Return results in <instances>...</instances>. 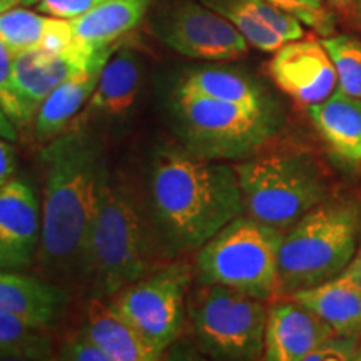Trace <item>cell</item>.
I'll use <instances>...</instances> for the list:
<instances>
[{"label": "cell", "instance_id": "33", "mask_svg": "<svg viewBox=\"0 0 361 361\" xmlns=\"http://www.w3.org/2000/svg\"><path fill=\"white\" fill-rule=\"evenodd\" d=\"M16 173V151L11 141L0 137V188L12 179Z\"/></svg>", "mask_w": 361, "mask_h": 361}, {"label": "cell", "instance_id": "39", "mask_svg": "<svg viewBox=\"0 0 361 361\" xmlns=\"http://www.w3.org/2000/svg\"><path fill=\"white\" fill-rule=\"evenodd\" d=\"M353 7H355V16H356V19H358V22H361V0H355Z\"/></svg>", "mask_w": 361, "mask_h": 361}, {"label": "cell", "instance_id": "16", "mask_svg": "<svg viewBox=\"0 0 361 361\" xmlns=\"http://www.w3.org/2000/svg\"><path fill=\"white\" fill-rule=\"evenodd\" d=\"M116 51L114 45L99 49L96 59L85 71L71 75L51 92L35 114V133L44 141H51L64 133L74 116L87 106L90 96L101 78L107 59Z\"/></svg>", "mask_w": 361, "mask_h": 361}, {"label": "cell", "instance_id": "6", "mask_svg": "<svg viewBox=\"0 0 361 361\" xmlns=\"http://www.w3.org/2000/svg\"><path fill=\"white\" fill-rule=\"evenodd\" d=\"M250 218L286 231L322 204L326 180L306 152L251 156L234 166Z\"/></svg>", "mask_w": 361, "mask_h": 361}, {"label": "cell", "instance_id": "31", "mask_svg": "<svg viewBox=\"0 0 361 361\" xmlns=\"http://www.w3.org/2000/svg\"><path fill=\"white\" fill-rule=\"evenodd\" d=\"M102 0H37V12L57 19L72 20L84 16Z\"/></svg>", "mask_w": 361, "mask_h": 361}, {"label": "cell", "instance_id": "38", "mask_svg": "<svg viewBox=\"0 0 361 361\" xmlns=\"http://www.w3.org/2000/svg\"><path fill=\"white\" fill-rule=\"evenodd\" d=\"M329 4H331V6H335L336 8H341V11H345V8L353 6L355 0H329Z\"/></svg>", "mask_w": 361, "mask_h": 361}, {"label": "cell", "instance_id": "9", "mask_svg": "<svg viewBox=\"0 0 361 361\" xmlns=\"http://www.w3.org/2000/svg\"><path fill=\"white\" fill-rule=\"evenodd\" d=\"M191 279L188 264L166 263L107 301L157 353L164 355L183 328Z\"/></svg>", "mask_w": 361, "mask_h": 361}, {"label": "cell", "instance_id": "25", "mask_svg": "<svg viewBox=\"0 0 361 361\" xmlns=\"http://www.w3.org/2000/svg\"><path fill=\"white\" fill-rule=\"evenodd\" d=\"M47 17L29 8L13 7L0 13V40L13 54L39 47Z\"/></svg>", "mask_w": 361, "mask_h": 361}, {"label": "cell", "instance_id": "1", "mask_svg": "<svg viewBox=\"0 0 361 361\" xmlns=\"http://www.w3.org/2000/svg\"><path fill=\"white\" fill-rule=\"evenodd\" d=\"M44 168L42 224L37 263L47 281L84 283L85 258L107 173L102 142L82 128L66 129L40 152Z\"/></svg>", "mask_w": 361, "mask_h": 361}, {"label": "cell", "instance_id": "4", "mask_svg": "<svg viewBox=\"0 0 361 361\" xmlns=\"http://www.w3.org/2000/svg\"><path fill=\"white\" fill-rule=\"evenodd\" d=\"M361 211L353 202H322L283 233L278 295L291 296L343 273L358 251Z\"/></svg>", "mask_w": 361, "mask_h": 361}, {"label": "cell", "instance_id": "13", "mask_svg": "<svg viewBox=\"0 0 361 361\" xmlns=\"http://www.w3.org/2000/svg\"><path fill=\"white\" fill-rule=\"evenodd\" d=\"M333 333L335 329L324 319L291 298L268 310L263 360L305 361Z\"/></svg>", "mask_w": 361, "mask_h": 361}, {"label": "cell", "instance_id": "12", "mask_svg": "<svg viewBox=\"0 0 361 361\" xmlns=\"http://www.w3.org/2000/svg\"><path fill=\"white\" fill-rule=\"evenodd\" d=\"M99 49L75 40L74 47L66 54H51L35 47L13 56V89L25 124L37 114L39 107L54 89L92 64Z\"/></svg>", "mask_w": 361, "mask_h": 361}, {"label": "cell", "instance_id": "22", "mask_svg": "<svg viewBox=\"0 0 361 361\" xmlns=\"http://www.w3.org/2000/svg\"><path fill=\"white\" fill-rule=\"evenodd\" d=\"M141 85V62L130 49L114 51L107 59L101 78L85 111L117 116L129 111Z\"/></svg>", "mask_w": 361, "mask_h": 361}, {"label": "cell", "instance_id": "30", "mask_svg": "<svg viewBox=\"0 0 361 361\" xmlns=\"http://www.w3.org/2000/svg\"><path fill=\"white\" fill-rule=\"evenodd\" d=\"M75 45V37L72 32L71 20L57 19V17L47 16V24H45L42 40H40L39 49L51 54H66Z\"/></svg>", "mask_w": 361, "mask_h": 361}, {"label": "cell", "instance_id": "36", "mask_svg": "<svg viewBox=\"0 0 361 361\" xmlns=\"http://www.w3.org/2000/svg\"><path fill=\"white\" fill-rule=\"evenodd\" d=\"M29 4H37V0H0V13L13 7L29 6Z\"/></svg>", "mask_w": 361, "mask_h": 361}, {"label": "cell", "instance_id": "24", "mask_svg": "<svg viewBox=\"0 0 361 361\" xmlns=\"http://www.w3.org/2000/svg\"><path fill=\"white\" fill-rule=\"evenodd\" d=\"M45 329L20 316L0 311V356L40 360L49 358L52 351L51 338Z\"/></svg>", "mask_w": 361, "mask_h": 361}, {"label": "cell", "instance_id": "5", "mask_svg": "<svg viewBox=\"0 0 361 361\" xmlns=\"http://www.w3.org/2000/svg\"><path fill=\"white\" fill-rule=\"evenodd\" d=\"M176 128L188 151L213 161L255 156L279 128L274 106L246 107L174 90Z\"/></svg>", "mask_w": 361, "mask_h": 361}, {"label": "cell", "instance_id": "29", "mask_svg": "<svg viewBox=\"0 0 361 361\" xmlns=\"http://www.w3.org/2000/svg\"><path fill=\"white\" fill-rule=\"evenodd\" d=\"M361 335L333 333L322 345H318L305 361H353L356 360Z\"/></svg>", "mask_w": 361, "mask_h": 361}, {"label": "cell", "instance_id": "21", "mask_svg": "<svg viewBox=\"0 0 361 361\" xmlns=\"http://www.w3.org/2000/svg\"><path fill=\"white\" fill-rule=\"evenodd\" d=\"M151 0H102L84 16L72 19L75 40L87 47L112 45L146 16Z\"/></svg>", "mask_w": 361, "mask_h": 361}, {"label": "cell", "instance_id": "18", "mask_svg": "<svg viewBox=\"0 0 361 361\" xmlns=\"http://www.w3.org/2000/svg\"><path fill=\"white\" fill-rule=\"evenodd\" d=\"M82 333L96 343L111 361H154L162 356L107 300L90 298Z\"/></svg>", "mask_w": 361, "mask_h": 361}, {"label": "cell", "instance_id": "26", "mask_svg": "<svg viewBox=\"0 0 361 361\" xmlns=\"http://www.w3.org/2000/svg\"><path fill=\"white\" fill-rule=\"evenodd\" d=\"M323 45L336 69V87L361 97V40L353 35H328Z\"/></svg>", "mask_w": 361, "mask_h": 361}, {"label": "cell", "instance_id": "17", "mask_svg": "<svg viewBox=\"0 0 361 361\" xmlns=\"http://www.w3.org/2000/svg\"><path fill=\"white\" fill-rule=\"evenodd\" d=\"M290 298L324 319L335 333L361 335V283L350 264L338 276Z\"/></svg>", "mask_w": 361, "mask_h": 361}, {"label": "cell", "instance_id": "15", "mask_svg": "<svg viewBox=\"0 0 361 361\" xmlns=\"http://www.w3.org/2000/svg\"><path fill=\"white\" fill-rule=\"evenodd\" d=\"M42 206L32 188L22 179H11L0 188V241L20 263L30 266L37 251Z\"/></svg>", "mask_w": 361, "mask_h": 361}, {"label": "cell", "instance_id": "19", "mask_svg": "<svg viewBox=\"0 0 361 361\" xmlns=\"http://www.w3.org/2000/svg\"><path fill=\"white\" fill-rule=\"evenodd\" d=\"M67 303L62 286L13 271H0V311L13 313L40 328L57 322Z\"/></svg>", "mask_w": 361, "mask_h": 361}, {"label": "cell", "instance_id": "23", "mask_svg": "<svg viewBox=\"0 0 361 361\" xmlns=\"http://www.w3.org/2000/svg\"><path fill=\"white\" fill-rule=\"evenodd\" d=\"M176 89L196 96L241 104L246 107L273 106V102L268 101L263 89L255 80L236 71L214 69V67L192 71L180 80Z\"/></svg>", "mask_w": 361, "mask_h": 361}, {"label": "cell", "instance_id": "28", "mask_svg": "<svg viewBox=\"0 0 361 361\" xmlns=\"http://www.w3.org/2000/svg\"><path fill=\"white\" fill-rule=\"evenodd\" d=\"M13 56L16 54L0 40V107L11 117L13 124L19 126L25 124V121L16 89H13Z\"/></svg>", "mask_w": 361, "mask_h": 361}, {"label": "cell", "instance_id": "3", "mask_svg": "<svg viewBox=\"0 0 361 361\" xmlns=\"http://www.w3.org/2000/svg\"><path fill=\"white\" fill-rule=\"evenodd\" d=\"M169 258L147 194L126 174L107 169L85 258L84 284L90 298L111 300Z\"/></svg>", "mask_w": 361, "mask_h": 361}, {"label": "cell", "instance_id": "8", "mask_svg": "<svg viewBox=\"0 0 361 361\" xmlns=\"http://www.w3.org/2000/svg\"><path fill=\"white\" fill-rule=\"evenodd\" d=\"M186 313L200 345L223 360H258L264 353L268 310L263 300L223 284L188 291Z\"/></svg>", "mask_w": 361, "mask_h": 361}, {"label": "cell", "instance_id": "35", "mask_svg": "<svg viewBox=\"0 0 361 361\" xmlns=\"http://www.w3.org/2000/svg\"><path fill=\"white\" fill-rule=\"evenodd\" d=\"M0 137L7 139V141H11V142L17 141L16 124H13L11 121V117L4 112L2 107H0Z\"/></svg>", "mask_w": 361, "mask_h": 361}, {"label": "cell", "instance_id": "37", "mask_svg": "<svg viewBox=\"0 0 361 361\" xmlns=\"http://www.w3.org/2000/svg\"><path fill=\"white\" fill-rule=\"evenodd\" d=\"M350 266H351V268H353L355 274H356V278H358V279H360V283H361V247H360L358 251H356L355 258L351 259Z\"/></svg>", "mask_w": 361, "mask_h": 361}, {"label": "cell", "instance_id": "40", "mask_svg": "<svg viewBox=\"0 0 361 361\" xmlns=\"http://www.w3.org/2000/svg\"><path fill=\"white\" fill-rule=\"evenodd\" d=\"M356 360L361 361V340H360V346H358V353H356Z\"/></svg>", "mask_w": 361, "mask_h": 361}, {"label": "cell", "instance_id": "11", "mask_svg": "<svg viewBox=\"0 0 361 361\" xmlns=\"http://www.w3.org/2000/svg\"><path fill=\"white\" fill-rule=\"evenodd\" d=\"M269 75L284 94L303 104H316L336 89V69L323 40L296 39L283 44L269 61Z\"/></svg>", "mask_w": 361, "mask_h": 361}, {"label": "cell", "instance_id": "7", "mask_svg": "<svg viewBox=\"0 0 361 361\" xmlns=\"http://www.w3.org/2000/svg\"><path fill=\"white\" fill-rule=\"evenodd\" d=\"M281 229L238 216L197 250V281L223 284L259 300L278 295Z\"/></svg>", "mask_w": 361, "mask_h": 361}, {"label": "cell", "instance_id": "2", "mask_svg": "<svg viewBox=\"0 0 361 361\" xmlns=\"http://www.w3.org/2000/svg\"><path fill=\"white\" fill-rule=\"evenodd\" d=\"M149 204L169 255L196 251L219 229L245 214L233 166L162 147L152 157Z\"/></svg>", "mask_w": 361, "mask_h": 361}, {"label": "cell", "instance_id": "14", "mask_svg": "<svg viewBox=\"0 0 361 361\" xmlns=\"http://www.w3.org/2000/svg\"><path fill=\"white\" fill-rule=\"evenodd\" d=\"M202 4L231 22L258 51L274 52L305 35L300 20L266 0H202Z\"/></svg>", "mask_w": 361, "mask_h": 361}, {"label": "cell", "instance_id": "20", "mask_svg": "<svg viewBox=\"0 0 361 361\" xmlns=\"http://www.w3.org/2000/svg\"><path fill=\"white\" fill-rule=\"evenodd\" d=\"M308 111L318 133L338 154L361 161V97L336 87L324 101L311 104Z\"/></svg>", "mask_w": 361, "mask_h": 361}, {"label": "cell", "instance_id": "10", "mask_svg": "<svg viewBox=\"0 0 361 361\" xmlns=\"http://www.w3.org/2000/svg\"><path fill=\"white\" fill-rule=\"evenodd\" d=\"M156 32L173 51L201 61H233L246 56L251 47L221 13L194 2L174 7L162 17Z\"/></svg>", "mask_w": 361, "mask_h": 361}, {"label": "cell", "instance_id": "27", "mask_svg": "<svg viewBox=\"0 0 361 361\" xmlns=\"http://www.w3.org/2000/svg\"><path fill=\"white\" fill-rule=\"evenodd\" d=\"M266 2L290 13L301 24L324 37L331 35L335 30V13L329 11L328 0H266Z\"/></svg>", "mask_w": 361, "mask_h": 361}, {"label": "cell", "instance_id": "32", "mask_svg": "<svg viewBox=\"0 0 361 361\" xmlns=\"http://www.w3.org/2000/svg\"><path fill=\"white\" fill-rule=\"evenodd\" d=\"M62 360L72 361H111L104 351L92 340L80 331V335L71 338L61 351Z\"/></svg>", "mask_w": 361, "mask_h": 361}, {"label": "cell", "instance_id": "34", "mask_svg": "<svg viewBox=\"0 0 361 361\" xmlns=\"http://www.w3.org/2000/svg\"><path fill=\"white\" fill-rule=\"evenodd\" d=\"M24 268L25 266L20 263V259L0 241V271H17Z\"/></svg>", "mask_w": 361, "mask_h": 361}]
</instances>
